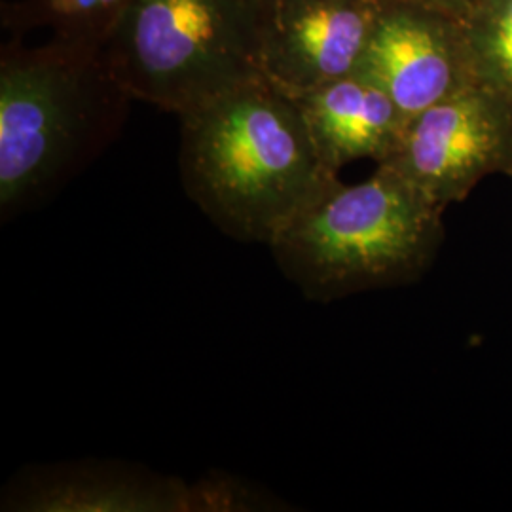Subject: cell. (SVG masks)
Masks as SVG:
<instances>
[{
    "mask_svg": "<svg viewBox=\"0 0 512 512\" xmlns=\"http://www.w3.org/2000/svg\"><path fill=\"white\" fill-rule=\"evenodd\" d=\"M181 120V177L220 230L270 247L338 175L323 164L293 95L268 78L190 110Z\"/></svg>",
    "mask_w": 512,
    "mask_h": 512,
    "instance_id": "6da1fadb",
    "label": "cell"
},
{
    "mask_svg": "<svg viewBox=\"0 0 512 512\" xmlns=\"http://www.w3.org/2000/svg\"><path fill=\"white\" fill-rule=\"evenodd\" d=\"M128 92L101 46L54 38L0 57V213L38 202L116 137Z\"/></svg>",
    "mask_w": 512,
    "mask_h": 512,
    "instance_id": "7a4b0ae2",
    "label": "cell"
},
{
    "mask_svg": "<svg viewBox=\"0 0 512 512\" xmlns=\"http://www.w3.org/2000/svg\"><path fill=\"white\" fill-rule=\"evenodd\" d=\"M444 209L385 162L361 183L330 184L277 234L270 251L283 275L317 302L399 287L435 262Z\"/></svg>",
    "mask_w": 512,
    "mask_h": 512,
    "instance_id": "3957f363",
    "label": "cell"
},
{
    "mask_svg": "<svg viewBox=\"0 0 512 512\" xmlns=\"http://www.w3.org/2000/svg\"><path fill=\"white\" fill-rule=\"evenodd\" d=\"M270 0H131L103 46L131 99L177 116L266 78Z\"/></svg>",
    "mask_w": 512,
    "mask_h": 512,
    "instance_id": "277c9868",
    "label": "cell"
},
{
    "mask_svg": "<svg viewBox=\"0 0 512 512\" xmlns=\"http://www.w3.org/2000/svg\"><path fill=\"white\" fill-rule=\"evenodd\" d=\"M387 164L442 207L463 202L482 179L512 177V105L471 84L412 118Z\"/></svg>",
    "mask_w": 512,
    "mask_h": 512,
    "instance_id": "5b68a950",
    "label": "cell"
},
{
    "mask_svg": "<svg viewBox=\"0 0 512 512\" xmlns=\"http://www.w3.org/2000/svg\"><path fill=\"white\" fill-rule=\"evenodd\" d=\"M355 73L393 99L406 126L423 110L475 84L463 21L404 0H382Z\"/></svg>",
    "mask_w": 512,
    "mask_h": 512,
    "instance_id": "8992f818",
    "label": "cell"
},
{
    "mask_svg": "<svg viewBox=\"0 0 512 512\" xmlns=\"http://www.w3.org/2000/svg\"><path fill=\"white\" fill-rule=\"evenodd\" d=\"M382 0H270L262 73L298 97L357 71Z\"/></svg>",
    "mask_w": 512,
    "mask_h": 512,
    "instance_id": "52a82bcc",
    "label": "cell"
},
{
    "mask_svg": "<svg viewBox=\"0 0 512 512\" xmlns=\"http://www.w3.org/2000/svg\"><path fill=\"white\" fill-rule=\"evenodd\" d=\"M4 511H215L209 480L186 484L175 476L135 473L105 465H65L27 475L6 492Z\"/></svg>",
    "mask_w": 512,
    "mask_h": 512,
    "instance_id": "ba28073f",
    "label": "cell"
},
{
    "mask_svg": "<svg viewBox=\"0 0 512 512\" xmlns=\"http://www.w3.org/2000/svg\"><path fill=\"white\" fill-rule=\"evenodd\" d=\"M313 145L334 175L357 160L389 162L403 141L406 120L370 78L353 73L294 97Z\"/></svg>",
    "mask_w": 512,
    "mask_h": 512,
    "instance_id": "9c48e42d",
    "label": "cell"
},
{
    "mask_svg": "<svg viewBox=\"0 0 512 512\" xmlns=\"http://www.w3.org/2000/svg\"><path fill=\"white\" fill-rule=\"evenodd\" d=\"M131 0H23L4 10V23L19 35L50 27L54 38L105 46Z\"/></svg>",
    "mask_w": 512,
    "mask_h": 512,
    "instance_id": "30bf717a",
    "label": "cell"
},
{
    "mask_svg": "<svg viewBox=\"0 0 512 512\" xmlns=\"http://www.w3.org/2000/svg\"><path fill=\"white\" fill-rule=\"evenodd\" d=\"M463 29L475 84L512 105V0H480Z\"/></svg>",
    "mask_w": 512,
    "mask_h": 512,
    "instance_id": "8fae6325",
    "label": "cell"
},
{
    "mask_svg": "<svg viewBox=\"0 0 512 512\" xmlns=\"http://www.w3.org/2000/svg\"><path fill=\"white\" fill-rule=\"evenodd\" d=\"M404 2H414L420 6H427L431 10L442 12L450 18L465 21L473 12L476 6L480 4V0H404Z\"/></svg>",
    "mask_w": 512,
    "mask_h": 512,
    "instance_id": "7c38bea8",
    "label": "cell"
}]
</instances>
